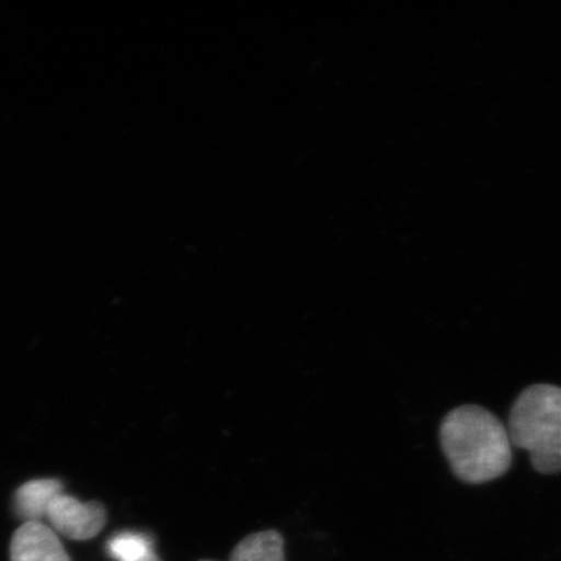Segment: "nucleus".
I'll return each instance as SVG.
<instances>
[{"label": "nucleus", "instance_id": "7ed1b4c3", "mask_svg": "<svg viewBox=\"0 0 561 561\" xmlns=\"http://www.w3.org/2000/svg\"><path fill=\"white\" fill-rule=\"evenodd\" d=\"M46 517L62 536L87 541L100 535L107 522V512L100 502L82 503L61 493L55 497Z\"/></svg>", "mask_w": 561, "mask_h": 561}, {"label": "nucleus", "instance_id": "f257e3e1", "mask_svg": "<svg viewBox=\"0 0 561 561\" xmlns=\"http://www.w3.org/2000/svg\"><path fill=\"white\" fill-rule=\"evenodd\" d=\"M439 438L454 474L469 485L500 479L512 465L507 426L481 405L466 404L448 412Z\"/></svg>", "mask_w": 561, "mask_h": 561}, {"label": "nucleus", "instance_id": "20e7f679", "mask_svg": "<svg viewBox=\"0 0 561 561\" xmlns=\"http://www.w3.org/2000/svg\"><path fill=\"white\" fill-rule=\"evenodd\" d=\"M11 561H70L58 536L45 524L25 523L11 541Z\"/></svg>", "mask_w": 561, "mask_h": 561}, {"label": "nucleus", "instance_id": "0eeeda50", "mask_svg": "<svg viewBox=\"0 0 561 561\" xmlns=\"http://www.w3.org/2000/svg\"><path fill=\"white\" fill-rule=\"evenodd\" d=\"M107 550L117 561H140L153 552L149 538L130 531L111 538Z\"/></svg>", "mask_w": 561, "mask_h": 561}, {"label": "nucleus", "instance_id": "39448f33", "mask_svg": "<svg viewBox=\"0 0 561 561\" xmlns=\"http://www.w3.org/2000/svg\"><path fill=\"white\" fill-rule=\"evenodd\" d=\"M62 493L58 480H33L24 483L15 495V511L25 523H39L47 516L55 497Z\"/></svg>", "mask_w": 561, "mask_h": 561}, {"label": "nucleus", "instance_id": "f03ea898", "mask_svg": "<svg viewBox=\"0 0 561 561\" xmlns=\"http://www.w3.org/2000/svg\"><path fill=\"white\" fill-rule=\"evenodd\" d=\"M512 446L530 455L537 472H561V388L536 383L517 397L510 411Z\"/></svg>", "mask_w": 561, "mask_h": 561}, {"label": "nucleus", "instance_id": "6e6552de", "mask_svg": "<svg viewBox=\"0 0 561 561\" xmlns=\"http://www.w3.org/2000/svg\"><path fill=\"white\" fill-rule=\"evenodd\" d=\"M140 561H160L159 558L156 556V553H150L149 557H146L145 559L140 560Z\"/></svg>", "mask_w": 561, "mask_h": 561}, {"label": "nucleus", "instance_id": "423d86ee", "mask_svg": "<svg viewBox=\"0 0 561 561\" xmlns=\"http://www.w3.org/2000/svg\"><path fill=\"white\" fill-rule=\"evenodd\" d=\"M284 538L275 530L245 537L231 552L230 561H285Z\"/></svg>", "mask_w": 561, "mask_h": 561}]
</instances>
